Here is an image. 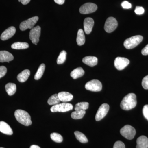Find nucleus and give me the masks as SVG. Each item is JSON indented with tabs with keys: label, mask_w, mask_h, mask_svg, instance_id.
I'll return each instance as SVG.
<instances>
[{
	"label": "nucleus",
	"mask_w": 148,
	"mask_h": 148,
	"mask_svg": "<svg viewBox=\"0 0 148 148\" xmlns=\"http://www.w3.org/2000/svg\"><path fill=\"white\" fill-rule=\"evenodd\" d=\"M54 2L59 5H62L65 2V0H54Z\"/></svg>",
	"instance_id": "58836bf2"
},
{
	"label": "nucleus",
	"mask_w": 148,
	"mask_h": 148,
	"mask_svg": "<svg viewBox=\"0 0 148 148\" xmlns=\"http://www.w3.org/2000/svg\"><path fill=\"white\" fill-rule=\"evenodd\" d=\"M67 53L65 51H61L57 59V63L58 64H64L66 61Z\"/></svg>",
	"instance_id": "7c9ffc66"
},
{
	"label": "nucleus",
	"mask_w": 148,
	"mask_h": 148,
	"mask_svg": "<svg viewBox=\"0 0 148 148\" xmlns=\"http://www.w3.org/2000/svg\"><path fill=\"white\" fill-rule=\"evenodd\" d=\"M143 39V37L140 35L133 36L125 40L123 45L127 49H132L140 44Z\"/></svg>",
	"instance_id": "7ed1b4c3"
},
{
	"label": "nucleus",
	"mask_w": 148,
	"mask_h": 148,
	"mask_svg": "<svg viewBox=\"0 0 148 148\" xmlns=\"http://www.w3.org/2000/svg\"><path fill=\"white\" fill-rule=\"evenodd\" d=\"M30 75V71L28 69L24 70L18 75L17 80L20 82H24L29 78Z\"/></svg>",
	"instance_id": "aec40b11"
},
{
	"label": "nucleus",
	"mask_w": 148,
	"mask_h": 148,
	"mask_svg": "<svg viewBox=\"0 0 148 148\" xmlns=\"http://www.w3.org/2000/svg\"><path fill=\"white\" fill-rule=\"evenodd\" d=\"M85 88L87 90L93 92H99L102 90V84L98 80L93 79L86 83Z\"/></svg>",
	"instance_id": "423d86ee"
},
{
	"label": "nucleus",
	"mask_w": 148,
	"mask_h": 148,
	"mask_svg": "<svg viewBox=\"0 0 148 148\" xmlns=\"http://www.w3.org/2000/svg\"><path fill=\"white\" fill-rule=\"evenodd\" d=\"M30 148H40L38 146L36 145H32L30 147Z\"/></svg>",
	"instance_id": "a19ab883"
},
{
	"label": "nucleus",
	"mask_w": 148,
	"mask_h": 148,
	"mask_svg": "<svg viewBox=\"0 0 148 148\" xmlns=\"http://www.w3.org/2000/svg\"><path fill=\"white\" fill-rule=\"evenodd\" d=\"M14 116L19 123L25 126H29L32 124L31 116L26 111L21 110H16L14 112Z\"/></svg>",
	"instance_id": "f03ea898"
},
{
	"label": "nucleus",
	"mask_w": 148,
	"mask_h": 148,
	"mask_svg": "<svg viewBox=\"0 0 148 148\" xmlns=\"http://www.w3.org/2000/svg\"><path fill=\"white\" fill-rule=\"evenodd\" d=\"M13 59V56L8 51H0V62H7L9 63Z\"/></svg>",
	"instance_id": "2eb2a0df"
},
{
	"label": "nucleus",
	"mask_w": 148,
	"mask_h": 148,
	"mask_svg": "<svg viewBox=\"0 0 148 148\" xmlns=\"http://www.w3.org/2000/svg\"><path fill=\"white\" fill-rule=\"evenodd\" d=\"M118 27V22L115 18L110 17L108 18L105 23L104 29L107 33H112Z\"/></svg>",
	"instance_id": "6e6552de"
},
{
	"label": "nucleus",
	"mask_w": 148,
	"mask_h": 148,
	"mask_svg": "<svg viewBox=\"0 0 148 148\" xmlns=\"http://www.w3.org/2000/svg\"><path fill=\"white\" fill-rule=\"evenodd\" d=\"M84 71L82 68L79 67L72 71L71 73V76L73 79H77L82 77L84 75Z\"/></svg>",
	"instance_id": "412c9836"
},
{
	"label": "nucleus",
	"mask_w": 148,
	"mask_h": 148,
	"mask_svg": "<svg viewBox=\"0 0 148 148\" xmlns=\"http://www.w3.org/2000/svg\"><path fill=\"white\" fill-rule=\"evenodd\" d=\"M77 42L79 46L83 45L85 42V37L84 32L82 29H80L78 31Z\"/></svg>",
	"instance_id": "4be33fe9"
},
{
	"label": "nucleus",
	"mask_w": 148,
	"mask_h": 148,
	"mask_svg": "<svg viewBox=\"0 0 148 148\" xmlns=\"http://www.w3.org/2000/svg\"><path fill=\"white\" fill-rule=\"evenodd\" d=\"M58 95L59 100L63 102H69L73 98V95L69 92H61L58 93Z\"/></svg>",
	"instance_id": "6ab92c4d"
},
{
	"label": "nucleus",
	"mask_w": 148,
	"mask_h": 148,
	"mask_svg": "<svg viewBox=\"0 0 148 148\" xmlns=\"http://www.w3.org/2000/svg\"><path fill=\"white\" fill-rule=\"evenodd\" d=\"M45 66L44 64H41L37 71L34 76L35 79L39 80L42 77L45 70Z\"/></svg>",
	"instance_id": "bb28decb"
},
{
	"label": "nucleus",
	"mask_w": 148,
	"mask_h": 148,
	"mask_svg": "<svg viewBox=\"0 0 148 148\" xmlns=\"http://www.w3.org/2000/svg\"><path fill=\"white\" fill-rule=\"evenodd\" d=\"M0 148H3V147H0Z\"/></svg>",
	"instance_id": "37998d69"
},
{
	"label": "nucleus",
	"mask_w": 148,
	"mask_h": 148,
	"mask_svg": "<svg viewBox=\"0 0 148 148\" xmlns=\"http://www.w3.org/2000/svg\"><path fill=\"white\" fill-rule=\"evenodd\" d=\"M18 2H21V0H18Z\"/></svg>",
	"instance_id": "79ce46f5"
},
{
	"label": "nucleus",
	"mask_w": 148,
	"mask_h": 148,
	"mask_svg": "<svg viewBox=\"0 0 148 148\" xmlns=\"http://www.w3.org/2000/svg\"><path fill=\"white\" fill-rule=\"evenodd\" d=\"M60 102H61V101L59 100L57 94L51 95L47 101L48 104H49V105H52V106L59 104Z\"/></svg>",
	"instance_id": "cd10ccee"
},
{
	"label": "nucleus",
	"mask_w": 148,
	"mask_h": 148,
	"mask_svg": "<svg viewBox=\"0 0 148 148\" xmlns=\"http://www.w3.org/2000/svg\"><path fill=\"white\" fill-rule=\"evenodd\" d=\"M113 148H125V145L121 141H118L114 144Z\"/></svg>",
	"instance_id": "2f4dec72"
},
{
	"label": "nucleus",
	"mask_w": 148,
	"mask_h": 148,
	"mask_svg": "<svg viewBox=\"0 0 148 148\" xmlns=\"http://www.w3.org/2000/svg\"><path fill=\"white\" fill-rule=\"evenodd\" d=\"M41 34V28L38 26L34 27L30 31L29 34V38L32 40V43L37 45L39 41V38Z\"/></svg>",
	"instance_id": "1a4fd4ad"
},
{
	"label": "nucleus",
	"mask_w": 148,
	"mask_h": 148,
	"mask_svg": "<svg viewBox=\"0 0 148 148\" xmlns=\"http://www.w3.org/2000/svg\"><path fill=\"white\" fill-rule=\"evenodd\" d=\"M142 84L144 88L148 89V75L143 79Z\"/></svg>",
	"instance_id": "473e14b6"
},
{
	"label": "nucleus",
	"mask_w": 148,
	"mask_h": 148,
	"mask_svg": "<svg viewBox=\"0 0 148 148\" xmlns=\"http://www.w3.org/2000/svg\"><path fill=\"white\" fill-rule=\"evenodd\" d=\"M142 53L143 55H148V44L142 49Z\"/></svg>",
	"instance_id": "4c0bfd02"
},
{
	"label": "nucleus",
	"mask_w": 148,
	"mask_h": 148,
	"mask_svg": "<svg viewBox=\"0 0 148 148\" xmlns=\"http://www.w3.org/2000/svg\"><path fill=\"white\" fill-rule=\"evenodd\" d=\"M38 19V16H35L23 21L20 24V30L24 31L28 29H33Z\"/></svg>",
	"instance_id": "0eeeda50"
},
{
	"label": "nucleus",
	"mask_w": 148,
	"mask_h": 148,
	"mask_svg": "<svg viewBox=\"0 0 148 148\" xmlns=\"http://www.w3.org/2000/svg\"><path fill=\"white\" fill-rule=\"evenodd\" d=\"M130 61L124 57H117L115 59V67L119 71H121L127 67L129 64Z\"/></svg>",
	"instance_id": "f8f14e48"
},
{
	"label": "nucleus",
	"mask_w": 148,
	"mask_h": 148,
	"mask_svg": "<svg viewBox=\"0 0 148 148\" xmlns=\"http://www.w3.org/2000/svg\"><path fill=\"white\" fill-rule=\"evenodd\" d=\"M89 103L87 102H80L75 106V110H86L88 108Z\"/></svg>",
	"instance_id": "c85d7f7f"
},
{
	"label": "nucleus",
	"mask_w": 148,
	"mask_h": 148,
	"mask_svg": "<svg viewBox=\"0 0 148 148\" xmlns=\"http://www.w3.org/2000/svg\"><path fill=\"white\" fill-rule=\"evenodd\" d=\"M121 6L124 9H130L132 7L131 3L127 1H124L121 3Z\"/></svg>",
	"instance_id": "e433bc0d"
},
{
	"label": "nucleus",
	"mask_w": 148,
	"mask_h": 148,
	"mask_svg": "<svg viewBox=\"0 0 148 148\" xmlns=\"http://www.w3.org/2000/svg\"><path fill=\"white\" fill-rule=\"evenodd\" d=\"M85 114V110L75 111L72 113L71 116L73 119H81L84 116Z\"/></svg>",
	"instance_id": "a878e982"
},
{
	"label": "nucleus",
	"mask_w": 148,
	"mask_h": 148,
	"mask_svg": "<svg viewBox=\"0 0 148 148\" xmlns=\"http://www.w3.org/2000/svg\"><path fill=\"white\" fill-rule=\"evenodd\" d=\"M148 138L146 136L142 135L137 140L136 148H148Z\"/></svg>",
	"instance_id": "a211bd4d"
},
{
	"label": "nucleus",
	"mask_w": 148,
	"mask_h": 148,
	"mask_svg": "<svg viewBox=\"0 0 148 148\" xmlns=\"http://www.w3.org/2000/svg\"><path fill=\"white\" fill-rule=\"evenodd\" d=\"M73 107L72 104L70 103H59L57 105H54L51 108L50 110L52 112H65L71 110Z\"/></svg>",
	"instance_id": "39448f33"
},
{
	"label": "nucleus",
	"mask_w": 148,
	"mask_h": 148,
	"mask_svg": "<svg viewBox=\"0 0 148 148\" xmlns=\"http://www.w3.org/2000/svg\"><path fill=\"white\" fill-rule=\"evenodd\" d=\"M51 140L57 143H61L63 140V137L60 134L56 132H53L50 135Z\"/></svg>",
	"instance_id": "c756f323"
},
{
	"label": "nucleus",
	"mask_w": 148,
	"mask_h": 148,
	"mask_svg": "<svg viewBox=\"0 0 148 148\" xmlns=\"http://www.w3.org/2000/svg\"><path fill=\"white\" fill-rule=\"evenodd\" d=\"M135 13L138 15L143 14L145 12V9L142 7L137 6L135 10Z\"/></svg>",
	"instance_id": "72a5a7b5"
},
{
	"label": "nucleus",
	"mask_w": 148,
	"mask_h": 148,
	"mask_svg": "<svg viewBox=\"0 0 148 148\" xmlns=\"http://www.w3.org/2000/svg\"><path fill=\"white\" fill-rule=\"evenodd\" d=\"M121 134L127 140L133 139L136 134V130L134 127L129 125H125L121 129Z\"/></svg>",
	"instance_id": "20e7f679"
},
{
	"label": "nucleus",
	"mask_w": 148,
	"mask_h": 148,
	"mask_svg": "<svg viewBox=\"0 0 148 148\" xmlns=\"http://www.w3.org/2000/svg\"><path fill=\"white\" fill-rule=\"evenodd\" d=\"M109 108L110 107L108 104L104 103L102 104L98 109L97 113L95 115V120L96 121H99L105 117L108 112Z\"/></svg>",
	"instance_id": "9b49d317"
},
{
	"label": "nucleus",
	"mask_w": 148,
	"mask_h": 148,
	"mask_svg": "<svg viewBox=\"0 0 148 148\" xmlns=\"http://www.w3.org/2000/svg\"><path fill=\"white\" fill-rule=\"evenodd\" d=\"M31 0H21V2L24 5H26L30 2Z\"/></svg>",
	"instance_id": "ea45409f"
},
{
	"label": "nucleus",
	"mask_w": 148,
	"mask_h": 148,
	"mask_svg": "<svg viewBox=\"0 0 148 148\" xmlns=\"http://www.w3.org/2000/svg\"><path fill=\"white\" fill-rule=\"evenodd\" d=\"M16 33V29L14 27H11L5 30L1 36V40H6L10 38Z\"/></svg>",
	"instance_id": "4468645a"
},
{
	"label": "nucleus",
	"mask_w": 148,
	"mask_h": 148,
	"mask_svg": "<svg viewBox=\"0 0 148 148\" xmlns=\"http://www.w3.org/2000/svg\"><path fill=\"white\" fill-rule=\"evenodd\" d=\"M137 104V97L135 93H130L125 96L121 103V108L124 110L134 108Z\"/></svg>",
	"instance_id": "f257e3e1"
},
{
	"label": "nucleus",
	"mask_w": 148,
	"mask_h": 148,
	"mask_svg": "<svg viewBox=\"0 0 148 148\" xmlns=\"http://www.w3.org/2000/svg\"><path fill=\"white\" fill-rule=\"evenodd\" d=\"M75 136L77 140L79 141L80 143H88V140L87 138L86 137L85 135L79 131H75L74 132Z\"/></svg>",
	"instance_id": "393cba45"
},
{
	"label": "nucleus",
	"mask_w": 148,
	"mask_h": 148,
	"mask_svg": "<svg viewBox=\"0 0 148 148\" xmlns=\"http://www.w3.org/2000/svg\"><path fill=\"white\" fill-rule=\"evenodd\" d=\"M98 7L95 4L87 3L84 4L80 8V13L82 14H88L95 12L97 10Z\"/></svg>",
	"instance_id": "9d476101"
},
{
	"label": "nucleus",
	"mask_w": 148,
	"mask_h": 148,
	"mask_svg": "<svg viewBox=\"0 0 148 148\" xmlns=\"http://www.w3.org/2000/svg\"><path fill=\"white\" fill-rule=\"evenodd\" d=\"M94 24V20L90 17H87L84 19V32L86 34H89L92 32Z\"/></svg>",
	"instance_id": "ddd939ff"
},
{
	"label": "nucleus",
	"mask_w": 148,
	"mask_h": 148,
	"mask_svg": "<svg viewBox=\"0 0 148 148\" xmlns=\"http://www.w3.org/2000/svg\"><path fill=\"white\" fill-rule=\"evenodd\" d=\"M143 111L144 116L148 121V105L144 106Z\"/></svg>",
	"instance_id": "c9c22d12"
},
{
	"label": "nucleus",
	"mask_w": 148,
	"mask_h": 148,
	"mask_svg": "<svg viewBox=\"0 0 148 148\" xmlns=\"http://www.w3.org/2000/svg\"><path fill=\"white\" fill-rule=\"evenodd\" d=\"M7 72V69L4 66H0V79L4 76Z\"/></svg>",
	"instance_id": "f704fd0d"
},
{
	"label": "nucleus",
	"mask_w": 148,
	"mask_h": 148,
	"mask_svg": "<svg viewBox=\"0 0 148 148\" xmlns=\"http://www.w3.org/2000/svg\"><path fill=\"white\" fill-rule=\"evenodd\" d=\"M0 132L5 135H10L13 134V131L10 126L3 121H0Z\"/></svg>",
	"instance_id": "dca6fc26"
},
{
	"label": "nucleus",
	"mask_w": 148,
	"mask_h": 148,
	"mask_svg": "<svg viewBox=\"0 0 148 148\" xmlns=\"http://www.w3.org/2000/svg\"><path fill=\"white\" fill-rule=\"evenodd\" d=\"M82 61L84 64L90 67H93L98 64V58L93 56H86L83 58Z\"/></svg>",
	"instance_id": "f3484780"
},
{
	"label": "nucleus",
	"mask_w": 148,
	"mask_h": 148,
	"mask_svg": "<svg viewBox=\"0 0 148 148\" xmlns=\"http://www.w3.org/2000/svg\"><path fill=\"white\" fill-rule=\"evenodd\" d=\"M5 90L8 94L10 96L13 95L16 90V85L12 83H9L6 85Z\"/></svg>",
	"instance_id": "5701e85b"
},
{
	"label": "nucleus",
	"mask_w": 148,
	"mask_h": 148,
	"mask_svg": "<svg viewBox=\"0 0 148 148\" xmlns=\"http://www.w3.org/2000/svg\"><path fill=\"white\" fill-rule=\"evenodd\" d=\"M29 44L25 42H16L11 46L12 48L15 49H24L29 47Z\"/></svg>",
	"instance_id": "b1692460"
}]
</instances>
